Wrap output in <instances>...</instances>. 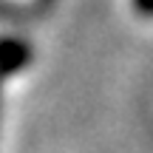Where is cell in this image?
Masks as SVG:
<instances>
[{
    "label": "cell",
    "instance_id": "2",
    "mask_svg": "<svg viewBox=\"0 0 153 153\" xmlns=\"http://www.w3.org/2000/svg\"><path fill=\"white\" fill-rule=\"evenodd\" d=\"M136 17H153V0H128Z\"/></svg>",
    "mask_w": 153,
    "mask_h": 153
},
{
    "label": "cell",
    "instance_id": "3",
    "mask_svg": "<svg viewBox=\"0 0 153 153\" xmlns=\"http://www.w3.org/2000/svg\"><path fill=\"white\" fill-rule=\"evenodd\" d=\"M0 76H3V74H0Z\"/></svg>",
    "mask_w": 153,
    "mask_h": 153
},
{
    "label": "cell",
    "instance_id": "1",
    "mask_svg": "<svg viewBox=\"0 0 153 153\" xmlns=\"http://www.w3.org/2000/svg\"><path fill=\"white\" fill-rule=\"evenodd\" d=\"M28 60H31V48H28L26 43H20V40H14V37L0 40V74L3 76L17 71V68H23Z\"/></svg>",
    "mask_w": 153,
    "mask_h": 153
}]
</instances>
